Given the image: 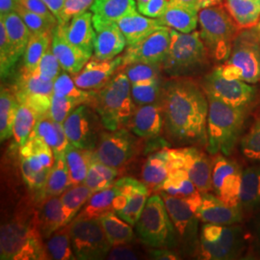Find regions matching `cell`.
<instances>
[{
  "instance_id": "9f6ffc18",
  "label": "cell",
  "mask_w": 260,
  "mask_h": 260,
  "mask_svg": "<svg viewBox=\"0 0 260 260\" xmlns=\"http://www.w3.org/2000/svg\"><path fill=\"white\" fill-rule=\"evenodd\" d=\"M94 0H66L61 20L58 24H66L76 16L85 13L92 7Z\"/></svg>"
},
{
  "instance_id": "1f68e13d",
  "label": "cell",
  "mask_w": 260,
  "mask_h": 260,
  "mask_svg": "<svg viewBox=\"0 0 260 260\" xmlns=\"http://www.w3.org/2000/svg\"><path fill=\"white\" fill-rule=\"evenodd\" d=\"M54 82L43 79L36 71H29L22 68L16 79L13 92L18 102L32 95H49L53 94Z\"/></svg>"
},
{
  "instance_id": "e0dca14e",
  "label": "cell",
  "mask_w": 260,
  "mask_h": 260,
  "mask_svg": "<svg viewBox=\"0 0 260 260\" xmlns=\"http://www.w3.org/2000/svg\"><path fill=\"white\" fill-rule=\"evenodd\" d=\"M170 45L171 29L169 27L159 29L139 43L128 46L122 55V67L134 62L162 64L167 55Z\"/></svg>"
},
{
  "instance_id": "e7e4bbea",
  "label": "cell",
  "mask_w": 260,
  "mask_h": 260,
  "mask_svg": "<svg viewBox=\"0 0 260 260\" xmlns=\"http://www.w3.org/2000/svg\"><path fill=\"white\" fill-rule=\"evenodd\" d=\"M167 1L168 3H177V4L186 5V6L200 10V8H199L200 0H167Z\"/></svg>"
},
{
  "instance_id": "e575fe53",
  "label": "cell",
  "mask_w": 260,
  "mask_h": 260,
  "mask_svg": "<svg viewBox=\"0 0 260 260\" xmlns=\"http://www.w3.org/2000/svg\"><path fill=\"white\" fill-rule=\"evenodd\" d=\"M47 259H77L73 250L71 223L61 226L45 242Z\"/></svg>"
},
{
  "instance_id": "ba28073f",
  "label": "cell",
  "mask_w": 260,
  "mask_h": 260,
  "mask_svg": "<svg viewBox=\"0 0 260 260\" xmlns=\"http://www.w3.org/2000/svg\"><path fill=\"white\" fill-rule=\"evenodd\" d=\"M135 228L140 241L149 248L173 250L179 243L175 225L159 193L149 197Z\"/></svg>"
},
{
  "instance_id": "ac0fdd59",
  "label": "cell",
  "mask_w": 260,
  "mask_h": 260,
  "mask_svg": "<svg viewBox=\"0 0 260 260\" xmlns=\"http://www.w3.org/2000/svg\"><path fill=\"white\" fill-rule=\"evenodd\" d=\"M93 25L95 31L93 58L111 60L121 54L127 42L118 23L93 15Z\"/></svg>"
},
{
  "instance_id": "6f0895ef",
  "label": "cell",
  "mask_w": 260,
  "mask_h": 260,
  "mask_svg": "<svg viewBox=\"0 0 260 260\" xmlns=\"http://www.w3.org/2000/svg\"><path fill=\"white\" fill-rule=\"evenodd\" d=\"M19 5L31 12H34L45 17L46 19H49L52 22L58 23V20L54 17V15L47 8V5L43 0H19Z\"/></svg>"
},
{
  "instance_id": "ab89813d",
  "label": "cell",
  "mask_w": 260,
  "mask_h": 260,
  "mask_svg": "<svg viewBox=\"0 0 260 260\" xmlns=\"http://www.w3.org/2000/svg\"><path fill=\"white\" fill-rule=\"evenodd\" d=\"M94 16L108 21H115L124 18L137 11L135 0H94L90 8Z\"/></svg>"
},
{
  "instance_id": "836d02e7",
  "label": "cell",
  "mask_w": 260,
  "mask_h": 260,
  "mask_svg": "<svg viewBox=\"0 0 260 260\" xmlns=\"http://www.w3.org/2000/svg\"><path fill=\"white\" fill-rule=\"evenodd\" d=\"M39 119L40 116L30 107L24 104L19 105L14 122L10 150H19L26 143Z\"/></svg>"
},
{
  "instance_id": "7bdbcfd3",
  "label": "cell",
  "mask_w": 260,
  "mask_h": 260,
  "mask_svg": "<svg viewBox=\"0 0 260 260\" xmlns=\"http://www.w3.org/2000/svg\"><path fill=\"white\" fill-rule=\"evenodd\" d=\"M119 175V170L103 164L93 155L88 170L84 184L89 187L93 193L113 186Z\"/></svg>"
},
{
  "instance_id": "f35d334b",
  "label": "cell",
  "mask_w": 260,
  "mask_h": 260,
  "mask_svg": "<svg viewBox=\"0 0 260 260\" xmlns=\"http://www.w3.org/2000/svg\"><path fill=\"white\" fill-rule=\"evenodd\" d=\"M100 220L113 247L134 241L135 234L132 225L122 220L116 212H108L101 217Z\"/></svg>"
},
{
  "instance_id": "db71d44e",
  "label": "cell",
  "mask_w": 260,
  "mask_h": 260,
  "mask_svg": "<svg viewBox=\"0 0 260 260\" xmlns=\"http://www.w3.org/2000/svg\"><path fill=\"white\" fill-rule=\"evenodd\" d=\"M16 12L19 14L20 18L23 19V21L25 22L32 34H40L47 31H53V29L58 25V23L52 22L49 19H46L45 17L22 7L21 5L18 6Z\"/></svg>"
},
{
  "instance_id": "3957f363",
  "label": "cell",
  "mask_w": 260,
  "mask_h": 260,
  "mask_svg": "<svg viewBox=\"0 0 260 260\" xmlns=\"http://www.w3.org/2000/svg\"><path fill=\"white\" fill-rule=\"evenodd\" d=\"M88 105L98 113L104 129L124 128L136 109L128 77L122 71L117 73L102 89L93 91Z\"/></svg>"
},
{
  "instance_id": "d6986e66",
  "label": "cell",
  "mask_w": 260,
  "mask_h": 260,
  "mask_svg": "<svg viewBox=\"0 0 260 260\" xmlns=\"http://www.w3.org/2000/svg\"><path fill=\"white\" fill-rule=\"evenodd\" d=\"M123 66V56L111 60H98L93 58L84 66L79 74L75 75V84L83 90H100L119 73Z\"/></svg>"
},
{
  "instance_id": "11a10c76",
  "label": "cell",
  "mask_w": 260,
  "mask_h": 260,
  "mask_svg": "<svg viewBox=\"0 0 260 260\" xmlns=\"http://www.w3.org/2000/svg\"><path fill=\"white\" fill-rule=\"evenodd\" d=\"M62 67L60 65L55 54L52 51L51 46L41 59L37 69L35 70L43 79L47 81H55L56 78L62 73Z\"/></svg>"
},
{
  "instance_id": "7402d4cb",
  "label": "cell",
  "mask_w": 260,
  "mask_h": 260,
  "mask_svg": "<svg viewBox=\"0 0 260 260\" xmlns=\"http://www.w3.org/2000/svg\"><path fill=\"white\" fill-rule=\"evenodd\" d=\"M165 123L161 103L137 106L128 126L132 133L140 138H155L160 135Z\"/></svg>"
},
{
  "instance_id": "f1b7e54d",
  "label": "cell",
  "mask_w": 260,
  "mask_h": 260,
  "mask_svg": "<svg viewBox=\"0 0 260 260\" xmlns=\"http://www.w3.org/2000/svg\"><path fill=\"white\" fill-rule=\"evenodd\" d=\"M37 209L38 222L42 236L47 239L61 226L66 225L60 196L45 197Z\"/></svg>"
},
{
  "instance_id": "484cf974",
  "label": "cell",
  "mask_w": 260,
  "mask_h": 260,
  "mask_svg": "<svg viewBox=\"0 0 260 260\" xmlns=\"http://www.w3.org/2000/svg\"><path fill=\"white\" fill-rule=\"evenodd\" d=\"M65 37L75 47L92 55L93 53L95 31L93 25V15L85 12L76 16L66 24H60Z\"/></svg>"
},
{
  "instance_id": "5bb4252c",
  "label": "cell",
  "mask_w": 260,
  "mask_h": 260,
  "mask_svg": "<svg viewBox=\"0 0 260 260\" xmlns=\"http://www.w3.org/2000/svg\"><path fill=\"white\" fill-rule=\"evenodd\" d=\"M203 89L205 93L212 94L236 108L247 110L255 99L256 90L251 84L239 79H228L219 75L215 70L206 75Z\"/></svg>"
},
{
  "instance_id": "ffe728a7",
  "label": "cell",
  "mask_w": 260,
  "mask_h": 260,
  "mask_svg": "<svg viewBox=\"0 0 260 260\" xmlns=\"http://www.w3.org/2000/svg\"><path fill=\"white\" fill-rule=\"evenodd\" d=\"M113 187L117 193L126 197V205L118 215L131 225H135L149 199V188L143 181L130 177L116 180Z\"/></svg>"
},
{
  "instance_id": "ee69618b",
  "label": "cell",
  "mask_w": 260,
  "mask_h": 260,
  "mask_svg": "<svg viewBox=\"0 0 260 260\" xmlns=\"http://www.w3.org/2000/svg\"><path fill=\"white\" fill-rule=\"evenodd\" d=\"M115 196L116 191L113 186L93 193L75 218L100 219L103 215L114 211L113 201Z\"/></svg>"
},
{
  "instance_id": "680465c9",
  "label": "cell",
  "mask_w": 260,
  "mask_h": 260,
  "mask_svg": "<svg viewBox=\"0 0 260 260\" xmlns=\"http://www.w3.org/2000/svg\"><path fill=\"white\" fill-rule=\"evenodd\" d=\"M140 253L129 244L115 246L107 255V259H139Z\"/></svg>"
},
{
  "instance_id": "f546056e",
  "label": "cell",
  "mask_w": 260,
  "mask_h": 260,
  "mask_svg": "<svg viewBox=\"0 0 260 260\" xmlns=\"http://www.w3.org/2000/svg\"><path fill=\"white\" fill-rule=\"evenodd\" d=\"M199 11L186 5L169 3L165 12L158 18V20L164 26L181 33H190L195 31L198 26Z\"/></svg>"
},
{
  "instance_id": "681fc988",
  "label": "cell",
  "mask_w": 260,
  "mask_h": 260,
  "mask_svg": "<svg viewBox=\"0 0 260 260\" xmlns=\"http://www.w3.org/2000/svg\"><path fill=\"white\" fill-rule=\"evenodd\" d=\"M121 71L126 75L130 83L133 85L161 79V73L163 72V69L162 64L158 63L134 62L122 67Z\"/></svg>"
},
{
  "instance_id": "c3c4849f",
  "label": "cell",
  "mask_w": 260,
  "mask_h": 260,
  "mask_svg": "<svg viewBox=\"0 0 260 260\" xmlns=\"http://www.w3.org/2000/svg\"><path fill=\"white\" fill-rule=\"evenodd\" d=\"M163 86L161 79L131 85V95L136 107L161 103Z\"/></svg>"
},
{
  "instance_id": "5b68a950",
  "label": "cell",
  "mask_w": 260,
  "mask_h": 260,
  "mask_svg": "<svg viewBox=\"0 0 260 260\" xmlns=\"http://www.w3.org/2000/svg\"><path fill=\"white\" fill-rule=\"evenodd\" d=\"M208 56L200 31L181 33L171 29V45L162 69L170 76L184 77L203 69L208 62Z\"/></svg>"
},
{
  "instance_id": "74e56055",
  "label": "cell",
  "mask_w": 260,
  "mask_h": 260,
  "mask_svg": "<svg viewBox=\"0 0 260 260\" xmlns=\"http://www.w3.org/2000/svg\"><path fill=\"white\" fill-rule=\"evenodd\" d=\"M93 150L75 148L70 145L66 150L65 158L69 174L71 186L84 183L88 170L93 157Z\"/></svg>"
},
{
  "instance_id": "8d00e7d4",
  "label": "cell",
  "mask_w": 260,
  "mask_h": 260,
  "mask_svg": "<svg viewBox=\"0 0 260 260\" xmlns=\"http://www.w3.org/2000/svg\"><path fill=\"white\" fill-rule=\"evenodd\" d=\"M240 207L246 211L260 208V167L248 168L242 173Z\"/></svg>"
},
{
  "instance_id": "9c48e42d",
  "label": "cell",
  "mask_w": 260,
  "mask_h": 260,
  "mask_svg": "<svg viewBox=\"0 0 260 260\" xmlns=\"http://www.w3.org/2000/svg\"><path fill=\"white\" fill-rule=\"evenodd\" d=\"M244 249V234L239 226L205 223L202 226L198 251L200 258L234 259Z\"/></svg>"
},
{
  "instance_id": "6125c7cd",
  "label": "cell",
  "mask_w": 260,
  "mask_h": 260,
  "mask_svg": "<svg viewBox=\"0 0 260 260\" xmlns=\"http://www.w3.org/2000/svg\"><path fill=\"white\" fill-rule=\"evenodd\" d=\"M43 1L47 5V8L50 10L51 13L54 15L59 23L61 20V16H62L66 0H43Z\"/></svg>"
},
{
  "instance_id": "b9f144b4",
  "label": "cell",
  "mask_w": 260,
  "mask_h": 260,
  "mask_svg": "<svg viewBox=\"0 0 260 260\" xmlns=\"http://www.w3.org/2000/svg\"><path fill=\"white\" fill-rule=\"evenodd\" d=\"M19 102L8 88L1 87L0 93V139L1 142L10 139L13 135L14 122L19 107Z\"/></svg>"
},
{
  "instance_id": "7c38bea8",
  "label": "cell",
  "mask_w": 260,
  "mask_h": 260,
  "mask_svg": "<svg viewBox=\"0 0 260 260\" xmlns=\"http://www.w3.org/2000/svg\"><path fill=\"white\" fill-rule=\"evenodd\" d=\"M137 137L126 128L103 130L93 149V155L103 164L119 170L139 153Z\"/></svg>"
},
{
  "instance_id": "4316f807",
  "label": "cell",
  "mask_w": 260,
  "mask_h": 260,
  "mask_svg": "<svg viewBox=\"0 0 260 260\" xmlns=\"http://www.w3.org/2000/svg\"><path fill=\"white\" fill-rule=\"evenodd\" d=\"M29 137L44 141L53 150L54 157L65 156L66 150L71 145L67 138L63 123L53 121L49 114L41 117Z\"/></svg>"
},
{
  "instance_id": "94428289",
  "label": "cell",
  "mask_w": 260,
  "mask_h": 260,
  "mask_svg": "<svg viewBox=\"0 0 260 260\" xmlns=\"http://www.w3.org/2000/svg\"><path fill=\"white\" fill-rule=\"evenodd\" d=\"M149 257L152 259L159 260H174L179 258L175 251L167 248H153L149 251Z\"/></svg>"
},
{
  "instance_id": "816d5d0a",
  "label": "cell",
  "mask_w": 260,
  "mask_h": 260,
  "mask_svg": "<svg viewBox=\"0 0 260 260\" xmlns=\"http://www.w3.org/2000/svg\"><path fill=\"white\" fill-rule=\"evenodd\" d=\"M19 58L10 42L4 23L0 20V74L5 79L11 75Z\"/></svg>"
},
{
  "instance_id": "f6af8a7d",
  "label": "cell",
  "mask_w": 260,
  "mask_h": 260,
  "mask_svg": "<svg viewBox=\"0 0 260 260\" xmlns=\"http://www.w3.org/2000/svg\"><path fill=\"white\" fill-rule=\"evenodd\" d=\"M70 186V174L65 156L55 158L54 165L48 174L47 183L43 191L41 200L49 196H60Z\"/></svg>"
},
{
  "instance_id": "44dd1931",
  "label": "cell",
  "mask_w": 260,
  "mask_h": 260,
  "mask_svg": "<svg viewBox=\"0 0 260 260\" xmlns=\"http://www.w3.org/2000/svg\"><path fill=\"white\" fill-rule=\"evenodd\" d=\"M51 48L62 70L70 75L79 74L92 57L79 47H75L65 37L60 24L53 29Z\"/></svg>"
},
{
  "instance_id": "277c9868",
  "label": "cell",
  "mask_w": 260,
  "mask_h": 260,
  "mask_svg": "<svg viewBox=\"0 0 260 260\" xmlns=\"http://www.w3.org/2000/svg\"><path fill=\"white\" fill-rule=\"evenodd\" d=\"M206 95L209 103L206 148L211 154L230 155L240 137L247 110L233 107L212 94Z\"/></svg>"
},
{
  "instance_id": "83f0119b",
  "label": "cell",
  "mask_w": 260,
  "mask_h": 260,
  "mask_svg": "<svg viewBox=\"0 0 260 260\" xmlns=\"http://www.w3.org/2000/svg\"><path fill=\"white\" fill-rule=\"evenodd\" d=\"M117 23L128 46L139 43L159 29L167 27L161 24L158 19L146 17L137 11L118 20Z\"/></svg>"
},
{
  "instance_id": "4fadbf2b",
  "label": "cell",
  "mask_w": 260,
  "mask_h": 260,
  "mask_svg": "<svg viewBox=\"0 0 260 260\" xmlns=\"http://www.w3.org/2000/svg\"><path fill=\"white\" fill-rule=\"evenodd\" d=\"M67 138L75 148L93 150L103 131L98 113L88 104L79 105L63 122Z\"/></svg>"
},
{
  "instance_id": "f5cc1de1",
  "label": "cell",
  "mask_w": 260,
  "mask_h": 260,
  "mask_svg": "<svg viewBox=\"0 0 260 260\" xmlns=\"http://www.w3.org/2000/svg\"><path fill=\"white\" fill-rule=\"evenodd\" d=\"M81 104L83 103L79 101L58 96L53 93L51 96L49 116L53 121L63 123L66 119Z\"/></svg>"
},
{
  "instance_id": "d590c367",
  "label": "cell",
  "mask_w": 260,
  "mask_h": 260,
  "mask_svg": "<svg viewBox=\"0 0 260 260\" xmlns=\"http://www.w3.org/2000/svg\"><path fill=\"white\" fill-rule=\"evenodd\" d=\"M0 20L4 23L10 42L19 59L25 52L32 33L17 12L0 17Z\"/></svg>"
},
{
  "instance_id": "4dcf8cb0",
  "label": "cell",
  "mask_w": 260,
  "mask_h": 260,
  "mask_svg": "<svg viewBox=\"0 0 260 260\" xmlns=\"http://www.w3.org/2000/svg\"><path fill=\"white\" fill-rule=\"evenodd\" d=\"M171 173L169 149H161L150 154L142 169V181L149 191L157 193L159 187L167 179Z\"/></svg>"
},
{
  "instance_id": "003e7915",
  "label": "cell",
  "mask_w": 260,
  "mask_h": 260,
  "mask_svg": "<svg viewBox=\"0 0 260 260\" xmlns=\"http://www.w3.org/2000/svg\"><path fill=\"white\" fill-rule=\"evenodd\" d=\"M252 29H253V31L255 32V34H256V36L258 38V40H259L260 42V19L259 21H258V23L255 25V27H253Z\"/></svg>"
},
{
  "instance_id": "be15d7a7",
  "label": "cell",
  "mask_w": 260,
  "mask_h": 260,
  "mask_svg": "<svg viewBox=\"0 0 260 260\" xmlns=\"http://www.w3.org/2000/svg\"><path fill=\"white\" fill-rule=\"evenodd\" d=\"M19 5V0H0V17L16 12Z\"/></svg>"
},
{
  "instance_id": "603a6c76",
  "label": "cell",
  "mask_w": 260,
  "mask_h": 260,
  "mask_svg": "<svg viewBox=\"0 0 260 260\" xmlns=\"http://www.w3.org/2000/svg\"><path fill=\"white\" fill-rule=\"evenodd\" d=\"M198 218L204 223L231 225L242 221V210L225 205L222 200L209 192L202 193V205L197 211Z\"/></svg>"
},
{
  "instance_id": "9a60e30c",
  "label": "cell",
  "mask_w": 260,
  "mask_h": 260,
  "mask_svg": "<svg viewBox=\"0 0 260 260\" xmlns=\"http://www.w3.org/2000/svg\"><path fill=\"white\" fill-rule=\"evenodd\" d=\"M242 171L236 162L223 155L214 158L212 187L214 193L229 206L240 208Z\"/></svg>"
},
{
  "instance_id": "03108f58",
  "label": "cell",
  "mask_w": 260,
  "mask_h": 260,
  "mask_svg": "<svg viewBox=\"0 0 260 260\" xmlns=\"http://www.w3.org/2000/svg\"><path fill=\"white\" fill-rule=\"evenodd\" d=\"M223 0H200L199 8L200 10L206 7H212V6H217L222 3Z\"/></svg>"
},
{
  "instance_id": "bcb514c9",
  "label": "cell",
  "mask_w": 260,
  "mask_h": 260,
  "mask_svg": "<svg viewBox=\"0 0 260 260\" xmlns=\"http://www.w3.org/2000/svg\"><path fill=\"white\" fill-rule=\"evenodd\" d=\"M52 32L47 31L40 34H32L23 54V67L29 71H35L41 59L51 46Z\"/></svg>"
},
{
  "instance_id": "60d3db41",
  "label": "cell",
  "mask_w": 260,
  "mask_h": 260,
  "mask_svg": "<svg viewBox=\"0 0 260 260\" xmlns=\"http://www.w3.org/2000/svg\"><path fill=\"white\" fill-rule=\"evenodd\" d=\"M93 193L84 183L70 186L60 195L63 205L65 224L71 223Z\"/></svg>"
},
{
  "instance_id": "f907efd6",
  "label": "cell",
  "mask_w": 260,
  "mask_h": 260,
  "mask_svg": "<svg viewBox=\"0 0 260 260\" xmlns=\"http://www.w3.org/2000/svg\"><path fill=\"white\" fill-rule=\"evenodd\" d=\"M240 150L244 157L260 163V111L255 114L251 126L242 137Z\"/></svg>"
},
{
  "instance_id": "52a82bcc",
  "label": "cell",
  "mask_w": 260,
  "mask_h": 260,
  "mask_svg": "<svg viewBox=\"0 0 260 260\" xmlns=\"http://www.w3.org/2000/svg\"><path fill=\"white\" fill-rule=\"evenodd\" d=\"M200 34L209 55L216 61H225L231 54L239 28L223 6L217 5L199 11Z\"/></svg>"
},
{
  "instance_id": "91938a15",
  "label": "cell",
  "mask_w": 260,
  "mask_h": 260,
  "mask_svg": "<svg viewBox=\"0 0 260 260\" xmlns=\"http://www.w3.org/2000/svg\"><path fill=\"white\" fill-rule=\"evenodd\" d=\"M167 0H150L148 4H146L144 7L138 10L142 15L152 18L158 19L160 18L168 6Z\"/></svg>"
},
{
  "instance_id": "6da1fadb",
  "label": "cell",
  "mask_w": 260,
  "mask_h": 260,
  "mask_svg": "<svg viewBox=\"0 0 260 260\" xmlns=\"http://www.w3.org/2000/svg\"><path fill=\"white\" fill-rule=\"evenodd\" d=\"M161 104L173 139L182 144L207 143L209 103L203 87L191 79L174 77L164 83Z\"/></svg>"
},
{
  "instance_id": "8fae6325",
  "label": "cell",
  "mask_w": 260,
  "mask_h": 260,
  "mask_svg": "<svg viewBox=\"0 0 260 260\" xmlns=\"http://www.w3.org/2000/svg\"><path fill=\"white\" fill-rule=\"evenodd\" d=\"M73 250L77 259L106 258L113 246L100 219L75 218L71 222Z\"/></svg>"
},
{
  "instance_id": "2e32d148",
  "label": "cell",
  "mask_w": 260,
  "mask_h": 260,
  "mask_svg": "<svg viewBox=\"0 0 260 260\" xmlns=\"http://www.w3.org/2000/svg\"><path fill=\"white\" fill-rule=\"evenodd\" d=\"M167 208L168 213L175 225L178 242L183 243L189 250L198 248V223L197 214L184 200L168 195L164 192H158Z\"/></svg>"
},
{
  "instance_id": "d6a6232c",
  "label": "cell",
  "mask_w": 260,
  "mask_h": 260,
  "mask_svg": "<svg viewBox=\"0 0 260 260\" xmlns=\"http://www.w3.org/2000/svg\"><path fill=\"white\" fill-rule=\"evenodd\" d=\"M224 8L239 30L255 27L260 19V0H224Z\"/></svg>"
},
{
  "instance_id": "d4e9b609",
  "label": "cell",
  "mask_w": 260,
  "mask_h": 260,
  "mask_svg": "<svg viewBox=\"0 0 260 260\" xmlns=\"http://www.w3.org/2000/svg\"><path fill=\"white\" fill-rule=\"evenodd\" d=\"M158 192H164L168 195L184 200L196 214L202 205V193L184 169L172 171L167 179L159 187Z\"/></svg>"
},
{
  "instance_id": "7a4b0ae2",
  "label": "cell",
  "mask_w": 260,
  "mask_h": 260,
  "mask_svg": "<svg viewBox=\"0 0 260 260\" xmlns=\"http://www.w3.org/2000/svg\"><path fill=\"white\" fill-rule=\"evenodd\" d=\"M37 210L20 211L0 230V259H47Z\"/></svg>"
},
{
  "instance_id": "7dc6e473",
  "label": "cell",
  "mask_w": 260,
  "mask_h": 260,
  "mask_svg": "<svg viewBox=\"0 0 260 260\" xmlns=\"http://www.w3.org/2000/svg\"><path fill=\"white\" fill-rule=\"evenodd\" d=\"M53 93L58 96L70 98L79 101L83 104H89L93 98V91L80 89L69 73L63 71L54 81Z\"/></svg>"
},
{
  "instance_id": "8992f818",
  "label": "cell",
  "mask_w": 260,
  "mask_h": 260,
  "mask_svg": "<svg viewBox=\"0 0 260 260\" xmlns=\"http://www.w3.org/2000/svg\"><path fill=\"white\" fill-rule=\"evenodd\" d=\"M215 71L228 79L260 82V42L252 28L239 31L229 58Z\"/></svg>"
},
{
  "instance_id": "cb8c5ba5",
  "label": "cell",
  "mask_w": 260,
  "mask_h": 260,
  "mask_svg": "<svg viewBox=\"0 0 260 260\" xmlns=\"http://www.w3.org/2000/svg\"><path fill=\"white\" fill-rule=\"evenodd\" d=\"M184 170L201 193L210 192L212 187L213 162L201 149L183 148Z\"/></svg>"
},
{
  "instance_id": "30bf717a",
  "label": "cell",
  "mask_w": 260,
  "mask_h": 260,
  "mask_svg": "<svg viewBox=\"0 0 260 260\" xmlns=\"http://www.w3.org/2000/svg\"><path fill=\"white\" fill-rule=\"evenodd\" d=\"M21 176L28 188L35 192L38 200L42 198L48 174L55 157L50 147L36 137H29L19 149Z\"/></svg>"
}]
</instances>
